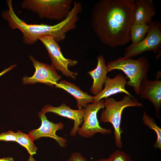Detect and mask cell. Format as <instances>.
I'll use <instances>...</instances> for the list:
<instances>
[{"label":"cell","instance_id":"d4e9b609","mask_svg":"<svg viewBox=\"0 0 161 161\" xmlns=\"http://www.w3.org/2000/svg\"><path fill=\"white\" fill-rule=\"evenodd\" d=\"M27 161H36L32 156L30 155Z\"/></svg>","mask_w":161,"mask_h":161},{"label":"cell","instance_id":"44dd1931","mask_svg":"<svg viewBox=\"0 0 161 161\" xmlns=\"http://www.w3.org/2000/svg\"><path fill=\"white\" fill-rule=\"evenodd\" d=\"M16 132L12 131H8L0 134V141H16Z\"/></svg>","mask_w":161,"mask_h":161},{"label":"cell","instance_id":"cb8c5ba5","mask_svg":"<svg viewBox=\"0 0 161 161\" xmlns=\"http://www.w3.org/2000/svg\"><path fill=\"white\" fill-rule=\"evenodd\" d=\"M0 161H14V160L12 157H7L0 158Z\"/></svg>","mask_w":161,"mask_h":161},{"label":"cell","instance_id":"5b68a950","mask_svg":"<svg viewBox=\"0 0 161 161\" xmlns=\"http://www.w3.org/2000/svg\"><path fill=\"white\" fill-rule=\"evenodd\" d=\"M72 0H24L23 9L37 14L41 19L60 21L64 20L72 9Z\"/></svg>","mask_w":161,"mask_h":161},{"label":"cell","instance_id":"d6986e66","mask_svg":"<svg viewBox=\"0 0 161 161\" xmlns=\"http://www.w3.org/2000/svg\"><path fill=\"white\" fill-rule=\"evenodd\" d=\"M149 28V25L133 24L130 31L131 44H136L142 41L145 37Z\"/></svg>","mask_w":161,"mask_h":161},{"label":"cell","instance_id":"7402d4cb","mask_svg":"<svg viewBox=\"0 0 161 161\" xmlns=\"http://www.w3.org/2000/svg\"><path fill=\"white\" fill-rule=\"evenodd\" d=\"M66 161H87L79 152L72 153L69 158Z\"/></svg>","mask_w":161,"mask_h":161},{"label":"cell","instance_id":"ba28073f","mask_svg":"<svg viewBox=\"0 0 161 161\" xmlns=\"http://www.w3.org/2000/svg\"><path fill=\"white\" fill-rule=\"evenodd\" d=\"M104 100L87 104L83 117V121L77 133L84 138H90L97 133L102 134H110L112 131L103 128L100 125L97 118V113L101 109L105 107Z\"/></svg>","mask_w":161,"mask_h":161},{"label":"cell","instance_id":"ffe728a7","mask_svg":"<svg viewBox=\"0 0 161 161\" xmlns=\"http://www.w3.org/2000/svg\"><path fill=\"white\" fill-rule=\"evenodd\" d=\"M107 159L108 161H132L129 154L119 150L115 151Z\"/></svg>","mask_w":161,"mask_h":161},{"label":"cell","instance_id":"52a82bcc","mask_svg":"<svg viewBox=\"0 0 161 161\" xmlns=\"http://www.w3.org/2000/svg\"><path fill=\"white\" fill-rule=\"evenodd\" d=\"M38 40L41 41L46 49L51 60V65L56 70L61 72L63 75L75 80L78 73L70 71L68 67L75 65L78 63L77 61L64 58L58 42L53 37L42 36Z\"/></svg>","mask_w":161,"mask_h":161},{"label":"cell","instance_id":"8fae6325","mask_svg":"<svg viewBox=\"0 0 161 161\" xmlns=\"http://www.w3.org/2000/svg\"><path fill=\"white\" fill-rule=\"evenodd\" d=\"M41 111L45 114L48 112H52L73 120L74 125L70 131V134L71 136L75 137L80 128V126L83 123L85 108L73 109H71L69 106L66 105L64 103H63L58 107H54L47 104L42 108Z\"/></svg>","mask_w":161,"mask_h":161},{"label":"cell","instance_id":"603a6c76","mask_svg":"<svg viewBox=\"0 0 161 161\" xmlns=\"http://www.w3.org/2000/svg\"><path fill=\"white\" fill-rule=\"evenodd\" d=\"M16 66V64H13L10 66L8 68L5 69L0 73V77L5 73L10 71L12 69Z\"/></svg>","mask_w":161,"mask_h":161},{"label":"cell","instance_id":"9a60e30c","mask_svg":"<svg viewBox=\"0 0 161 161\" xmlns=\"http://www.w3.org/2000/svg\"><path fill=\"white\" fill-rule=\"evenodd\" d=\"M96 67L93 70L88 72L93 79V82L90 89L91 92L96 95L102 90L103 86L107 77L108 72L105 60L103 56H97Z\"/></svg>","mask_w":161,"mask_h":161},{"label":"cell","instance_id":"3957f363","mask_svg":"<svg viewBox=\"0 0 161 161\" xmlns=\"http://www.w3.org/2000/svg\"><path fill=\"white\" fill-rule=\"evenodd\" d=\"M108 72L115 69L123 71L127 75L129 80L126 85L133 88L135 93L139 95L141 85L145 79L149 69V63L147 58L140 57L133 60L132 58L120 57L106 64Z\"/></svg>","mask_w":161,"mask_h":161},{"label":"cell","instance_id":"484cf974","mask_svg":"<svg viewBox=\"0 0 161 161\" xmlns=\"http://www.w3.org/2000/svg\"><path fill=\"white\" fill-rule=\"evenodd\" d=\"M97 161H108L107 159L102 158L99 160Z\"/></svg>","mask_w":161,"mask_h":161},{"label":"cell","instance_id":"9c48e42d","mask_svg":"<svg viewBox=\"0 0 161 161\" xmlns=\"http://www.w3.org/2000/svg\"><path fill=\"white\" fill-rule=\"evenodd\" d=\"M35 71L31 77L24 76L22 78L23 84H34L40 83L53 87L58 83L61 78L56 69L52 65L39 62L32 56H29Z\"/></svg>","mask_w":161,"mask_h":161},{"label":"cell","instance_id":"277c9868","mask_svg":"<svg viewBox=\"0 0 161 161\" xmlns=\"http://www.w3.org/2000/svg\"><path fill=\"white\" fill-rule=\"evenodd\" d=\"M105 107L102 111L100 121L109 123L114 128V135L116 145L121 149L123 146L121 135L123 131L121 129V122L123 111L126 107H143L134 96L126 95L123 97L120 101L110 97L104 100Z\"/></svg>","mask_w":161,"mask_h":161},{"label":"cell","instance_id":"e0dca14e","mask_svg":"<svg viewBox=\"0 0 161 161\" xmlns=\"http://www.w3.org/2000/svg\"><path fill=\"white\" fill-rule=\"evenodd\" d=\"M16 134V142L26 148L30 155L33 156L35 154L38 148L34 144V140L30 135L21 130H18Z\"/></svg>","mask_w":161,"mask_h":161},{"label":"cell","instance_id":"4fadbf2b","mask_svg":"<svg viewBox=\"0 0 161 161\" xmlns=\"http://www.w3.org/2000/svg\"><path fill=\"white\" fill-rule=\"evenodd\" d=\"M127 79V77L120 73H118L112 78L107 77L104 83V89L99 94L93 96L94 102L108 98L111 95L119 93H124L127 95L134 97L126 89Z\"/></svg>","mask_w":161,"mask_h":161},{"label":"cell","instance_id":"7c38bea8","mask_svg":"<svg viewBox=\"0 0 161 161\" xmlns=\"http://www.w3.org/2000/svg\"><path fill=\"white\" fill-rule=\"evenodd\" d=\"M139 95L141 99L151 102L154 108L156 117L161 121V80L145 79L141 85Z\"/></svg>","mask_w":161,"mask_h":161},{"label":"cell","instance_id":"6da1fadb","mask_svg":"<svg viewBox=\"0 0 161 161\" xmlns=\"http://www.w3.org/2000/svg\"><path fill=\"white\" fill-rule=\"evenodd\" d=\"M134 0H100L95 4L91 13V26L103 44L115 48L131 41Z\"/></svg>","mask_w":161,"mask_h":161},{"label":"cell","instance_id":"30bf717a","mask_svg":"<svg viewBox=\"0 0 161 161\" xmlns=\"http://www.w3.org/2000/svg\"><path fill=\"white\" fill-rule=\"evenodd\" d=\"M38 117L41 120L40 127L35 129H33L28 132L34 140L41 137H49L54 139L59 146L62 148L66 146L67 140L64 138L58 136L56 131L64 128V125L62 122L54 123L48 120L45 114L40 111Z\"/></svg>","mask_w":161,"mask_h":161},{"label":"cell","instance_id":"ac0fdd59","mask_svg":"<svg viewBox=\"0 0 161 161\" xmlns=\"http://www.w3.org/2000/svg\"><path fill=\"white\" fill-rule=\"evenodd\" d=\"M144 124L154 131L156 134L157 140L154 144L155 148L161 150V129L156 123L154 119L148 115L145 111L143 112L142 118Z\"/></svg>","mask_w":161,"mask_h":161},{"label":"cell","instance_id":"8992f818","mask_svg":"<svg viewBox=\"0 0 161 161\" xmlns=\"http://www.w3.org/2000/svg\"><path fill=\"white\" fill-rule=\"evenodd\" d=\"M161 47V24L156 20L149 24L147 35L142 41L136 44H131L125 49L123 57L132 58L147 51L157 53Z\"/></svg>","mask_w":161,"mask_h":161},{"label":"cell","instance_id":"7a4b0ae2","mask_svg":"<svg viewBox=\"0 0 161 161\" xmlns=\"http://www.w3.org/2000/svg\"><path fill=\"white\" fill-rule=\"evenodd\" d=\"M7 3L9 9L3 13V17L8 21L10 28L21 32L22 41L27 45L34 44L39 38L44 35L52 36L57 42H61L65 39L67 33L76 28L79 20L78 11L73 8L64 20L55 25L28 24L16 15L11 1H8Z\"/></svg>","mask_w":161,"mask_h":161},{"label":"cell","instance_id":"2e32d148","mask_svg":"<svg viewBox=\"0 0 161 161\" xmlns=\"http://www.w3.org/2000/svg\"><path fill=\"white\" fill-rule=\"evenodd\" d=\"M55 86V87L63 89L73 95L76 100L77 107L79 109L85 108L88 104L94 102L93 96L82 91L73 83L63 80Z\"/></svg>","mask_w":161,"mask_h":161},{"label":"cell","instance_id":"5bb4252c","mask_svg":"<svg viewBox=\"0 0 161 161\" xmlns=\"http://www.w3.org/2000/svg\"><path fill=\"white\" fill-rule=\"evenodd\" d=\"M133 24L149 25L152 18L156 14L153 1L152 0H135Z\"/></svg>","mask_w":161,"mask_h":161}]
</instances>
